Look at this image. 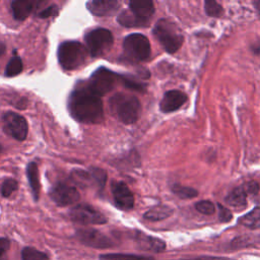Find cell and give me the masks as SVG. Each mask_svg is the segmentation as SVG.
Masks as SVG:
<instances>
[{
  "instance_id": "4316f807",
  "label": "cell",
  "mask_w": 260,
  "mask_h": 260,
  "mask_svg": "<svg viewBox=\"0 0 260 260\" xmlns=\"http://www.w3.org/2000/svg\"><path fill=\"white\" fill-rule=\"evenodd\" d=\"M204 5H205V12L209 16L215 17V16H219L222 13V7L213 0L205 1Z\"/></svg>"
},
{
  "instance_id": "7c38bea8",
  "label": "cell",
  "mask_w": 260,
  "mask_h": 260,
  "mask_svg": "<svg viewBox=\"0 0 260 260\" xmlns=\"http://www.w3.org/2000/svg\"><path fill=\"white\" fill-rule=\"evenodd\" d=\"M129 11L136 20L137 25H143L153 15V2L150 0H131L129 2Z\"/></svg>"
},
{
  "instance_id": "5bb4252c",
  "label": "cell",
  "mask_w": 260,
  "mask_h": 260,
  "mask_svg": "<svg viewBox=\"0 0 260 260\" xmlns=\"http://www.w3.org/2000/svg\"><path fill=\"white\" fill-rule=\"evenodd\" d=\"M187 102V95L177 89H172L167 91L159 104V109L162 113H172L180 109Z\"/></svg>"
},
{
  "instance_id": "d6986e66",
  "label": "cell",
  "mask_w": 260,
  "mask_h": 260,
  "mask_svg": "<svg viewBox=\"0 0 260 260\" xmlns=\"http://www.w3.org/2000/svg\"><path fill=\"white\" fill-rule=\"evenodd\" d=\"M172 213H173V209L170 206L157 205L150 208L148 211H146L144 213V218L151 221H157V220H162L169 217Z\"/></svg>"
},
{
  "instance_id": "52a82bcc",
  "label": "cell",
  "mask_w": 260,
  "mask_h": 260,
  "mask_svg": "<svg viewBox=\"0 0 260 260\" xmlns=\"http://www.w3.org/2000/svg\"><path fill=\"white\" fill-rule=\"evenodd\" d=\"M117 79V74L105 67H101L92 73L87 86L93 93L101 98L114 88Z\"/></svg>"
},
{
  "instance_id": "3957f363",
  "label": "cell",
  "mask_w": 260,
  "mask_h": 260,
  "mask_svg": "<svg viewBox=\"0 0 260 260\" xmlns=\"http://www.w3.org/2000/svg\"><path fill=\"white\" fill-rule=\"evenodd\" d=\"M87 51L77 41H66L60 44L57 52L59 64L64 70H74L82 66L86 60Z\"/></svg>"
},
{
  "instance_id": "7402d4cb",
  "label": "cell",
  "mask_w": 260,
  "mask_h": 260,
  "mask_svg": "<svg viewBox=\"0 0 260 260\" xmlns=\"http://www.w3.org/2000/svg\"><path fill=\"white\" fill-rule=\"evenodd\" d=\"M23 65L20 57L17 55H14L11 57V59L8 61L6 67H5V76L12 77L15 75H18L22 71Z\"/></svg>"
},
{
  "instance_id": "83f0119b",
  "label": "cell",
  "mask_w": 260,
  "mask_h": 260,
  "mask_svg": "<svg viewBox=\"0 0 260 260\" xmlns=\"http://www.w3.org/2000/svg\"><path fill=\"white\" fill-rule=\"evenodd\" d=\"M195 208L202 214L210 215L213 214L215 211V206L211 201L208 200H201L195 204Z\"/></svg>"
},
{
  "instance_id": "d6a6232c",
  "label": "cell",
  "mask_w": 260,
  "mask_h": 260,
  "mask_svg": "<svg viewBox=\"0 0 260 260\" xmlns=\"http://www.w3.org/2000/svg\"><path fill=\"white\" fill-rule=\"evenodd\" d=\"M5 50H6V46L4 43L0 42V57L5 53Z\"/></svg>"
},
{
  "instance_id": "44dd1931",
  "label": "cell",
  "mask_w": 260,
  "mask_h": 260,
  "mask_svg": "<svg viewBox=\"0 0 260 260\" xmlns=\"http://www.w3.org/2000/svg\"><path fill=\"white\" fill-rule=\"evenodd\" d=\"M101 260H153L150 256L135 255V254H124V253H111L101 255Z\"/></svg>"
},
{
  "instance_id": "8fae6325",
  "label": "cell",
  "mask_w": 260,
  "mask_h": 260,
  "mask_svg": "<svg viewBox=\"0 0 260 260\" xmlns=\"http://www.w3.org/2000/svg\"><path fill=\"white\" fill-rule=\"evenodd\" d=\"M79 241L89 247L96 248V249H106L111 247L113 244L111 240L102 234L100 231L92 230V229H84L78 230L76 233Z\"/></svg>"
},
{
  "instance_id": "4fadbf2b",
  "label": "cell",
  "mask_w": 260,
  "mask_h": 260,
  "mask_svg": "<svg viewBox=\"0 0 260 260\" xmlns=\"http://www.w3.org/2000/svg\"><path fill=\"white\" fill-rule=\"evenodd\" d=\"M112 193L116 205L123 210H130L134 206V196L127 185L120 181L112 183Z\"/></svg>"
},
{
  "instance_id": "8992f818",
  "label": "cell",
  "mask_w": 260,
  "mask_h": 260,
  "mask_svg": "<svg viewBox=\"0 0 260 260\" xmlns=\"http://www.w3.org/2000/svg\"><path fill=\"white\" fill-rule=\"evenodd\" d=\"M113 41V35L107 28H95L88 31L85 36V43L92 57H99L108 53L112 48Z\"/></svg>"
},
{
  "instance_id": "9c48e42d",
  "label": "cell",
  "mask_w": 260,
  "mask_h": 260,
  "mask_svg": "<svg viewBox=\"0 0 260 260\" xmlns=\"http://www.w3.org/2000/svg\"><path fill=\"white\" fill-rule=\"evenodd\" d=\"M4 132L16 140H24L27 136L28 125L26 120L14 112H6L2 116Z\"/></svg>"
},
{
  "instance_id": "ac0fdd59",
  "label": "cell",
  "mask_w": 260,
  "mask_h": 260,
  "mask_svg": "<svg viewBox=\"0 0 260 260\" xmlns=\"http://www.w3.org/2000/svg\"><path fill=\"white\" fill-rule=\"evenodd\" d=\"M35 6V2L18 0L13 1L11 3V9L13 13V17L16 20H24L30 14Z\"/></svg>"
},
{
  "instance_id": "5b68a950",
  "label": "cell",
  "mask_w": 260,
  "mask_h": 260,
  "mask_svg": "<svg viewBox=\"0 0 260 260\" xmlns=\"http://www.w3.org/2000/svg\"><path fill=\"white\" fill-rule=\"evenodd\" d=\"M123 51L126 58L132 62L144 61L150 55V44L145 36L132 34L125 38Z\"/></svg>"
},
{
  "instance_id": "2e32d148",
  "label": "cell",
  "mask_w": 260,
  "mask_h": 260,
  "mask_svg": "<svg viewBox=\"0 0 260 260\" xmlns=\"http://www.w3.org/2000/svg\"><path fill=\"white\" fill-rule=\"evenodd\" d=\"M225 203L235 209H243L247 206V194L243 187H237L225 197Z\"/></svg>"
},
{
  "instance_id": "cb8c5ba5",
  "label": "cell",
  "mask_w": 260,
  "mask_h": 260,
  "mask_svg": "<svg viewBox=\"0 0 260 260\" xmlns=\"http://www.w3.org/2000/svg\"><path fill=\"white\" fill-rule=\"evenodd\" d=\"M21 258L22 260H49V257L46 253L31 247H26L22 250Z\"/></svg>"
},
{
  "instance_id": "ffe728a7",
  "label": "cell",
  "mask_w": 260,
  "mask_h": 260,
  "mask_svg": "<svg viewBox=\"0 0 260 260\" xmlns=\"http://www.w3.org/2000/svg\"><path fill=\"white\" fill-rule=\"evenodd\" d=\"M239 222L249 229H260V206L255 207L250 212L242 216Z\"/></svg>"
},
{
  "instance_id": "f1b7e54d",
  "label": "cell",
  "mask_w": 260,
  "mask_h": 260,
  "mask_svg": "<svg viewBox=\"0 0 260 260\" xmlns=\"http://www.w3.org/2000/svg\"><path fill=\"white\" fill-rule=\"evenodd\" d=\"M10 242L6 238H0V260H7V251L9 249Z\"/></svg>"
},
{
  "instance_id": "603a6c76",
  "label": "cell",
  "mask_w": 260,
  "mask_h": 260,
  "mask_svg": "<svg viewBox=\"0 0 260 260\" xmlns=\"http://www.w3.org/2000/svg\"><path fill=\"white\" fill-rule=\"evenodd\" d=\"M172 191L182 199H190L194 198L198 195V192L196 189L192 187H187V186H182L180 184H174L172 186Z\"/></svg>"
},
{
  "instance_id": "e0dca14e",
  "label": "cell",
  "mask_w": 260,
  "mask_h": 260,
  "mask_svg": "<svg viewBox=\"0 0 260 260\" xmlns=\"http://www.w3.org/2000/svg\"><path fill=\"white\" fill-rule=\"evenodd\" d=\"M26 177L29 183L31 194L34 199L37 201L40 196V180H39V169L36 162L31 161L26 166Z\"/></svg>"
},
{
  "instance_id": "6da1fadb",
  "label": "cell",
  "mask_w": 260,
  "mask_h": 260,
  "mask_svg": "<svg viewBox=\"0 0 260 260\" xmlns=\"http://www.w3.org/2000/svg\"><path fill=\"white\" fill-rule=\"evenodd\" d=\"M68 109L71 116L82 123H100L104 119L103 103L87 84H80L70 94Z\"/></svg>"
},
{
  "instance_id": "4dcf8cb0",
  "label": "cell",
  "mask_w": 260,
  "mask_h": 260,
  "mask_svg": "<svg viewBox=\"0 0 260 260\" xmlns=\"http://www.w3.org/2000/svg\"><path fill=\"white\" fill-rule=\"evenodd\" d=\"M57 12H58V7L56 5H50L49 7L45 8L44 10H42L39 13V17L48 18V17H51V16L57 14Z\"/></svg>"
},
{
  "instance_id": "836d02e7",
  "label": "cell",
  "mask_w": 260,
  "mask_h": 260,
  "mask_svg": "<svg viewBox=\"0 0 260 260\" xmlns=\"http://www.w3.org/2000/svg\"><path fill=\"white\" fill-rule=\"evenodd\" d=\"M190 260V259H189ZM191 260H209L208 258L206 259V258H199V259H191Z\"/></svg>"
},
{
  "instance_id": "d4e9b609",
  "label": "cell",
  "mask_w": 260,
  "mask_h": 260,
  "mask_svg": "<svg viewBox=\"0 0 260 260\" xmlns=\"http://www.w3.org/2000/svg\"><path fill=\"white\" fill-rule=\"evenodd\" d=\"M17 186H18L17 182L12 178H8L4 180L0 187L1 195L3 197H9L17 189Z\"/></svg>"
},
{
  "instance_id": "9a60e30c",
  "label": "cell",
  "mask_w": 260,
  "mask_h": 260,
  "mask_svg": "<svg viewBox=\"0 0 260 260\" xmlns=\"http://www.w3.org/2000/svg\"><path fill=\"white\" fill-rule=\"evenodd\" d=\"M119 3L115 0H93L87 2V9L96 16H106L113 13Z\"/></svg>"
},
{
  "instance_id": "f546056e",
  "label": "cell",
  "mask_w": 260,
  "mask_h": 260,
  "mask_svg": "<svg viewBox=\"0 0 260 260\" xmlns=\"http://www.w3.org/2000/svg\"><path fill=\"white\" fill-rule=\"evenodd\" d=\"M218 209H219V213H218V217H219V220L222 221V222H228L232 219L233 215H232V212L225 208L224 206H222L221 204H218Z\"/></svg>"
},
{
  "instance_id": "1f68e13d",
  "label": "cell",
  "mask_w": 260,
  "mask_h": 260,
  "mask_svg": "<svg viewBox=\"0 0 260 260\" xmlns=\"http://www.w3.org/2000/svg\"><path fill=\"white\" fill-rule=\"evenodd\" d=\"M246 194H250V195H256L259 191V186L256 182H249L248 184H246V187H243Z\"/></svg>"
},
{
  "instance_id": "30bf717a",
  "label": "cell",
  "mask_w": 260,
  "mask_h": 260,
  "mask_svg": "<svg viewBox=\"0 0 260 260\" xmlns=\"http://www.w3.org/2000/svg\"><path fill=\"white\" fill-rule=\"evenodd\" d=\"M50 198L59 206H67L79 200V192L73 186L58 182L49 190Z\"/></svg>"
},
{
  "instance_id": "484cf974",
  "label": "cell",
  "mask_w": 260,
  "mask_h": 260,
  "mask_svg": "<svg viewBox=\"0 0 260 260\" xmlns=\"http://www.w3.org/2000/svg\"><path fill=\"white\" fill-rule=\"evenodd\" d=\"M90 174L93 178L94 184L99 187V188H103L105 186V183L107 181V174L104 170L99 169V168H91L90 169Z\"/></svg>"
},
{
  "instance_id": "7a4b0ae2",
  "label": "cell",
  "mask_w": 260,
  "mask_h": 260,
  "mask_svg": "<svg viewBox=\"0 0 260 260\" xmlns=\"http://www.w3.org/2000/svg\"><path fill=\"white\" fill-rule=\"evenodd\" d=\"M112 113L124 124L135 123L141 114V104L134 95L117 93L110 100Z\"/></svg>"
},
{
  "instance_id": "ba28073f",
  "label": "cell",
  "mask_w": 260,
  "mask_h": 260,
  "mask_svg": "<svg viewBox=\"0 0 260 260\" xmlns=\"http://www.w3.org/2000/svg\"><path fill=\"white\" fill-rule=\"evenodd\" d=\"M70 218L80 224H103L107 222V217L98 209L88 204H77L69 211Z\"/></svg>"
},
{
  "instance_id": "277c9868",
  "label": "cell",
  "mask_w": 260,
  "mask_h": 260,
  "mask_svg": "<svg viewBox=\"0 0 260 260\" xmlns=\"http://www.w3.org/2000/svg\"><path fill=\"white\" fill-rule=\"evenodd\" d=\"M153 36L168 53L177 52L184 42L179 27L168 19H159L153 27Z\"/></svg>"
}]
</instances>
